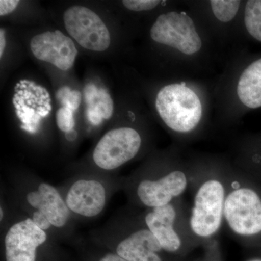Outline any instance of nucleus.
Instances as JSON below:
<instances>
[{
  "instance_id": "1",
  "label": "nucleus",
  "mask_w": 261,
  "mask_h": 261,
  "mask_svg": "<svg viewBox=\"0 0 261 261\" xmlns=\"http://www.w3.org/2000/svg\"><path fill=\"white\" fill-rule=\"evenodd\" d=\"M226 193V186L219 178H206L199 185L189 219L190 232L195 238L208 240L219 232L224 222Z\"/></svg>"
},
{
  "instance_id": "2",
  "label": "nucleus",
  "mask_w": 261,
  "mask_h": 261,
  "mask_svg": "<svg viewBox=\"0 0 261 261\" xmlns=\"http://www.w3.org/2000/svg\"><path fill=\"white\" fill-rule=\"evenodd\" d=\"M155 107L166 126L178 133L192 132L202 118L200 99L185 84H169L161 89Z\"/></svg>"
},
{
  "instance_id": "3",
  "label": "nucleus",
  "mask_w": 261,
  "mask_h": 261,
  "mask_svg": "<svg viewBox=\"0 0 261 261\" xmlns=\"http://www.w3.org/2000/svg\"><path fill=\"white\" fill-rule=\"evenodd\" d=\"M224 222L237 236L250 237L261 232V199L249 187L238 185L227 191Z\"/></svg>"
},
{
  "instance_id": "4",
  "label": "nucleus",
  "mask_w": 261,
  "mask_h": 261,
  "mask_svg": "<svg viewBox=\"0 0 261 261\" xmlns=\"http://www.w3.org/2000/svg\"><path fill=\"white\" fill-rule=\"evenodd\" d=\"M154 42L175 48L185 55L200 51L202 40L195 23L185 13L170 12L160 15L150 30Z\"/></svg>"
},
{
  "instance_id": "5",
  "label": "nucleus",
  "mask_w": 261,
  "mask_h": 261,
  "mask_svg": "<svg viewBox=\"0 0 261 261\" xmlns=\"http://www.w3.org/2000/svg\"><path fill=\"white\" fill-rule=\"evenodd\" d=\"M142 138L137 130L128 127L108 132L99 141L93 152L98 167L106 171L116 169L137 155Z\"/></svg>"
},
{
  "instance_id": "6",
  "label": "nucleus",
  "mask_w": 261,
  "mask_h": 261,
  "mask_svg": "<svg viewBox=\"0 0 261 261\" xmlns=\"http://www.w3.org/2000/svg\"><path fill=\"white\" fill-rule=\"evenodd\" d=\"M65 29L85 49L96 51L106 50L111 44V35L102 19L92 10L73 6L64 13Z\"/></svg>"
},
{
  "instance_id": "7",
  "label": "nucleus",
  "mask_w": 261,
  "mask_h": 261,
  "mask_svg": "<svg viewBox=\"0 0 261 261\" xmlns=\"http://www.w3.org/2000/svg\"><path fill=\"white\" fill-rule=\"evenodd\" d=\"M189 178L181 170H173L160 177L145 178L139 183L137 195L149 208L169 205L186 191Z\"/></svg>"
},
{
  "instance_id": "8",
  "label": "nucleus",
  "mask_w": 261,
  "mask_h": 261,
  "mask_svg": "<svg viewBox=\"0 0 261 261\" xmlns=\"http://www.w3.org/2000/svg\"><path fill=\"white\" fill-rule=\"evenodd\" d=\"M47 236L34 224L25 219L13 224L5 238L7 261H36L38 247L45 243Z\"/></svg>"
},
{
  "instance_id": "9",
  "label": "nucleus",
  "mask_w": 261,
  "mask_h": 261,
  "mask_svg": "<svg viewBox=\"0 0 261 261\" xmlns=\"http://www.w3.org/2000/svg\"><path fill=\"white\" fill-rule=\"evenodd\" d=\"M180 217L174 203L151 208L145 217V226L151 231L163 251L175 253L184 245Z\"/></svg>"
},
{
  "instance_id": "10",
  "label": "nucleus",
  "mask_w": 261,
  "mask_h": 261,
  "mask_svg": "<svg viewBox=\"0 0 261 261\" xmlns=\"http://www.w3.org/2000/svg\"><path fill=\"white\" fill-rule=\"evenodd\" d=\"M31 49L37 59L51 63L62 70L73 67L78 54L71 39L60 31L44 32L33 37Z\"/></svg>"
},
{
  "instance_id": "11",
  "label": "nucleus",
  "mask_w": 261,
  "mask_h": 261,
  "mask_svg": "<svg viewBox=\"0 0 261 261\" xmlns=\"http://www.w3.org/2000/svg\"><path fill=\"white\" fill-rule=\"evenodd\" d=\"M107 193L104 185L94 179L75 181L67 193V206L70 211L84 217H95L106 206Z\"/></svg>"
},
{
  "instance_id": "12",
  "label": "nucleus",
  "mask_w": 261,
  "mask_h": 261,
  "mask_svg": "<svg viewBox=\"0 0 261 261\" xmlns=\"http://www.w3.org/2000/svg\"><path fill=\"white\" fill-rule=\"evenodd\" d=\"M27 200L31 207L47 218L51 226L62 228L68 223L69 208L58 190L51 185L41 184L37 190L27 194Z\"/></svg>"
},
{
  "instance_id": "13",
  "label": "nucleus",
  "mask_w": 261,
  "mask_h": 261,
  "mask_svg": "<svg viewBox=\"0 0 261 261\" xmlns=\"http://www.w3.org/2000/svg\"><path fill=\"white\" fill-rule=\"evenodd\" d=\"M162 251L157 239L146 226L127 235L116 247V253L127 261H162Z\"/></svg>"
},
{
  "instance_id": "14",
  "label": "nucleus",
  "mask_w": 261,
  "mask_h": 261,
  "mask_svg": "<svg viewBox=\"0 0 261 261\" xmlns=\"http://www.w3.org/2000/svg\"><path fill=\"white\" fill-rule=\"evenodd\" d=\"M237 92L242 103L249 108L261 107V59L244 70L239 80Z\"/></svg>"
},
{
  "instance_id": "15",
  "label": "nucleus",
  "mask_w": 261,
  "mask_h": 261,
  "mask_svg": "<svg viewBox=\"0 0 261 261\" xmlns=\"http://www.w3.org/2000/svg\"><path fill=\"white\" fill-rule=\"evenodd\" d=\"M84 99L87 104V111L98 113L103 119L112 116L113 102L112 98L106 89L98 88L93 84H89L84 88Z\"/></svg>"
},
{
  "instance_id": "16",
  "label": "nucleus",
  "mask_w": 261,
  "mask_h": 261,
  "mask_svg": "<svg viewBox=\"0 0 261 261\" xmlns=\"http://www.w3.org/2000/svg\"><path fill=\"white\" fill-rule=\"evenodd\" d=\"M245 24L249 34L261 42V0L247 2L245 7Z\"/></svg>"
},
{
  "instance_id": "17",
  "label": "nucleus",
  "mask_w": 261,
  "mask_h": 261,
  "mask_svg": "<svg viewBox=\"0 0 261 261\" xmlns=\"http://www.w3.org/2000/svg\"><path fill=\"white\" fill-rule=\"evenodd\" d=\"M213 13L221 22L231 21L234 18L240 8V1L236 0H213L211 1Z\"/></svg>"
},
{
  "instance_id": "18",
  "label": "nucleus",
  "mask_w": 261,
  "mask_h": 261,
  "mask_svg": "<svg viewBox=\"0 0 261 261\" xmlns=\"http://www.w3.org/2000/svg\"><path fill=\"white\" fill-rule=\"evenodd\" d=\"M57 99L61 102L63 107L74 111L80 106L82 95L78 91H72L69 87H64L58 91Z\"/></svg>"
},
{
  "instance_id": "19",
  "label": "nucleus",
  "mask_w": 261,
  "mask_h": 261,
  "mask_svg": "<svg viewBox=\"0 0 261 261\" xmlns=\"http://www.w3.org/2000/svg\"><path fill=\"white\" fill-rule=\"evenodd\" d=\"M56 121L58 128L67 133L73 130L75 126L73 111L67 108H61L56 113Z\"/></svg>"
},
{
  "instance_id": "20",
  "label": "nucleus",
  "mask_w": 261,
  "mask_h": 261,
  "mask_svg": "<svg viewBox=\"0 0 261 261\" xmlns=\"http://www.w3.org/2000/svg\"><path fill=\"white\" fill-rule=\"evenodd\" d=\"M159 0H124L123 5L132 11H147L154 9L160 4Z\"/></svg>"
},
{
  "instance_id": "21",
  "label": "nucleus",
  "mask_w": 261,
  "mask_h": 261,
  "mask_svg": "<svg viewBox=\"0 0 261 261\" xmlns=\"http://www.w3.org/2000/svg\"><path fill=\"white\" fill-rule=\"evenodd\" d=\"M32 219L34 224L37 225L38 227L41 228L43 231H45L46 230L49 229L51 226V224L47 218L39 211H36L33 214Z\"/></svg>"
},
{
  "instance_id": "22",
  "label": "nucleus",
  "mask_w": 261,
  "mask_h": 261,
  "mask_svg": "<svg viewBox=\"0 0 261 261\" xmlns=\"http://www.w3.org/2000/svg\"><path fill=\"white\" fill-rule=\"evenodd\" d=\"M18 0H1L0 1V15H6L14 11L18 6Z\"/></svg>"
},
{
  "instance_id": "23",
  "label": "nucleus",
  "mask_w": 261,
  "mask_h": 261,
  "mask_svg": "<svg viewBox=\"0 0 261 261\" xmlns=\"http://www.w3.org/2000/svg\"><path fill=\"white\" fill-rule=\"evenodd\" d=\"M99 261H127L123 259V257L119 256L118 254L116 253H109L105 255Z\"/></svg>"
},
{
  "instance_id": "24",
  "label": "nucleus",
  "mask_w": 261,
  "mask_h": 261,
  "mask_svg": "<svg viewBox=\"0 0 261 261\" xmlns=\"http://www.w3.org/2000/svg\"><path fill=\"white\" fill-rule=\"evenodd\" d=\"M6 45V40H5V31L3 29L0 30V57L3 56V51Z\"/></svg>"
},
{
  "instance_id": "25",
  "label": "nucleus",
  "mask_w": 261,
  "mask_h": 261,
  "mask_svg": "<svg viewBox=\"0 0 261 261\" xmlns=\"http://www.w3.org/2000/svg\"><path fill=\"white\" fill-rule=\"evenodd\" d=\"M65 137H66L67 140L70 141V142H73L76 139L77 132L74 129L70 130V132L65 133Z\"/></svg>"
},
{
  "instance_id": "26",
  "label": "nucleus",
  "mask_w": 261,
  "mask_h": 261,
  "mask_svg": "<svg viewBox=\"0 0 261 261\" xmlns=\"http://www.w3.org/2000/svg\"><path fill=\"white\" fill-rule=\"evenodd\" d=\"M0 211H1V213H0V214H1V217H0V219L2 220L3 219V216H4V211L3 210V207H1V209H0Z\"/></svg>"
},
{
  "instance_id": "27",
  "label": "nucleus",
  "mask_w": 261,
  "mask_h": 261,
  "mask_svg": "<svg viewBox=\"0 0 261 261\" xmlns=\"http://www.w3.org/2000/svg\"><path fill=\"white\" fill-rule=\"evenodd\" d=\"M250 261H261V260H252Z\"/></svg>"
}]
</instances>
